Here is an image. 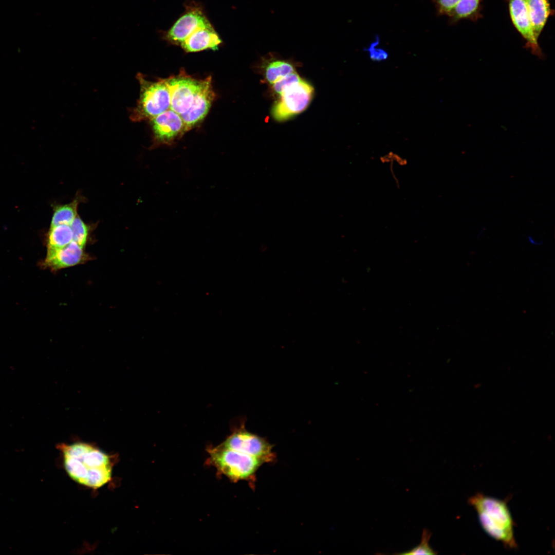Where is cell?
Listing matches in <instances>:
<instances>
[{
  "label": "cell",
  "instance_id": "1",
  "mask_svg": "<svg viewBox=\"0 0 555 555\" xmlns=\"http://www.w3.org/2000/svg\"><path fill=\"white\" fill-rule=\"evenodd\" d=\"M65 469L78 483L97 489L111 479V457L94 446L83 442L58 445Z\"/></svg>",
  "mask_w": 555,
  "mask_h": 555
},
{
  "label": "cell",
  "instance_id": "2",
  "mask_svg": "<svg viewBox=\"0 0 555 555\" xmlns=\"http://www.w3.org/2000/svg\"><path fill=\"white\" fill-rule=\"evenodd\" d=\"M485 532L506 547H517L514 522L505 501L477 493L469 498Z\"/></svg>",
  "mask_w": 555,
  "mask_h": 555
},
{
  "label": "cell",
  "instance_id": "3",
  "mask_svg": "<svg viewBox=\"0 0 555 555\" xmlns=\"http://www.w3.org/2000/svg\"><path fill=\"white\" fill-rule=\"evenodd\" d=\"M140 94L136 105L130 112L134 122L151 120L170 108V95L165 79L157 81L146 80L141 73L137 75Z\"/></svg>",
  "mask_w": 555,
  "mask_h": 555
},
{
  "label": "cell",
  "instance_id": "4",
  "mask_svg": "<svg viewBox=\"0 0 555 555\" xmlns=\"http://www.w3.org/2000/svg\"><path fill=\"white\" fill-rule=\"evenodd\" d=\"M208 453L211 464L233 482L250 478L264 463L258 458L220 445L209 449Z\"/></svg>",
  "mask_w": 555,
  "mask_h": 555
},
{
  "label": "cell",
  "instance_id": "5",
  "mask_svg": "<svg viewBox=\"0 0 555 555\" xmlns=\"http://www.w3.org/2000/svg\"><path fill=\"white\" fill-rule=\"evenodd\" d=\"M313 91L312 86L302 79L287 86L272 109V116L282 121L302 112L309 104Z\"/></svg>",
  "mask_w": 555,
  "mask_h": 555
},
{
  "label": "cell",
  "instance_id": "6",
  "mask_svg": "<svg viewBox=\"0 0 555 555\" xmlns=\"http://www.w3.org/2000/svg\"><path fill=\"white\" fill-rule=\"evenodd\" d=\"M219 445L258 458L264 462L270 461L274 457L271 445L244 427L233 432Z\"/></svg>",
  "mask_w": 555,
  "mask_h": 555
},
{
  "label": "cell",
  "instance_id": "7",
  "mask_svg": "<svg viewBox=\"0 0 555 555\" xmlns=\"http://www.w3.org/2000/svg\"><path fill=\"white\" fill-rule=\"evenodd\" d=\"M185 7L184 12L163 34V39L172 44L180 45L196 29L211 23L200 5L191 2Z\"/></svg>",
  "mask_w": 555,
  "mask_h": 555
},
{
  "label": "cell",
  "instance_id": "8",
  "mask_svg": "<svg viewBox=\"0 0 555 555\" xmlns=\"http://www.w3.org/2000/svg\"><path fill=\"white\" fill-rule=\"evenodd\" d=\"M170 95V109L180 115L190 107L199 88L201 80L185 73L165 79Z\"/></svg>",
  "mask_w": 555,
  "mask_h": 555
},
{
  "label": "cell",
  "instance_id": "9",
  "mask_svg": "<svg viewBox=\"0 0 555 555\" xmlns=\"http://www.w3.org/2000/svg\"><path fill=\"white\" fill-rule=\"evenodd\" d=\"M153 133L152 147L161 145H172L184 132V125L180 115L170 108L150 120Z\"/></svg>",
  "mask_w": 555,
  "mask_h": 555
},
{
  "label": "cell",
  "instance_id": "10",
  "mask_svg": "<svg viewBox=\"0 0 555 555\" xmlns=\"http://www.w3.org/2000/svg\"><path fill=\"white\" fill-rule=\"evenodd\" d=\"M210 76L201 80L200 84L189 109L180 115L184 125V132L199 123L207 115L215 99Z\"/></svg>",
  "mask_w": 555,
  "mask_h": 555
},
{
  "label": "cell",
  "instance_id": "11",
  "mask_svg": "<svg viewBox=\"0 0 555 555\" xmlns=\"http://www.w3.org/2000/svg\"><path fill=\"white\" fill-rule=\"evenodd\" d=\"M511 21L526 41L525 48L540 59L544 54L536 38L528 13L526 0H507Z\"/></svg>",
  "mask_w": 555,
  "mask_h": 555
},
{
  "label": "cell",
  "instance_id": "12",
  "mask_svg": "<svg viewBox=\"0 0 555 555\" xmlns=\"http://www.w3.org/2000/svg\"><path fill=\"white\" fill-rule=\"evenodd\" d=\"M222 41L210 23L196 29L180 44L187 52H195L206 49L216 50Z\"/></svg>",
  "mask_w": 555,
  "mask_h": 555
},
{
  "label": "cell",
  "instance_id": "13",
  "mask_svg": "<svg viewBox=\"0 0 555 555\" xmlns=\"http://www.w3.org/2000/svg\"><path fill=\"white\" fill-rule=\"evenodd\" d=\"M84 247L72 241L67 246L51 253L47 254L44 265L52 270L73 266L86 258Z\"/></svg>",
  "mask_w": 555,
  "mask_h": 555
},
{
  "label": "cell",
  "instance_id": "14",
  "mask_svg": "<svg viewBox=\"0 0 555 555\" xmlns=\"http://www.w3.org/2000/svg\"><path fill=\"white\" fill-rule=\"evenodd\" d=\"M528 13L534 33L538 39L548 18L554 14L549 0H526Z\"/></svg>",
  "mask_w": 555,
  "mask_h": 555
},
{
  "label": "cell",
  "instance_id": "15",
  "mask_svg": "<svg viewBox=\"0 0 555 555\" xmlns=\"http://www.w3.org/2000/svg\"><path fill=\"white\" fill-rule=\"evenodd\" d=\"M482 0H460L449 14L452 23L462 19L475 21L482 17Z\"/></svg>",
  "mask_w": 555,
  "mask_h": 555
},
{
  "label": "cell",
  "instance_id": "16",
  "mask_svg": "<svg viewBox=\"0 0 555 555\" xmlns=\"http://www.w3.org/2000/svg\"><path fill=\"white\" fill-rule=\"evenodd\" d=\"M72 241V233L70 225L63 224L50 227L47 237V254L66 247Z\"/></svg>",
  "mask_w": 555,
  "mask_h": 555
},
{
  "label": "cell",
  "instance_id": "17",
  "mask_svg": "<svg viewBox=\"0 0 555 555\" xmlns=\"http://www.w3.org/2000/svg\"><path fill=\"white\" fill-rule=\"evenodd\" d=\"M81 201L78 196L69 203L55 206L50 227L63 224L70 225L78 216V207Z\"/></svg>",
  "mask_w": 555,
  "mask_h": 555
},
{
  "label": "cell",
  "instance_id": "18",
  "mask_svg": "<svg viewBox=\"0 0 555 555\" xmlns=\"http://www.w3.org/2000/svg\"><path fill=\"white\" fill-rule=\"evenodd\" d=\"M295 71L293 65L289 62L276 60L268 64L266 70L265 76L267 81L273 84L281 79Z\"/></svg>",
  "mask_w": 555,
  "mask_h": 555
},
{
  "label": "cell",
  "instance_id": "19",
  "mask_svg": "<svg viewBox=\"0 0 555 555\" xmlns=\"http://www.w3.org/2000/svg\"><path fill=\"white\" fill-rule=\"evenodd\" d=\"M70 227L72 233L73 241L85 247L89 234V226L78 215L70 224Z\"/></svg>",
  "mask_w": 555,
  "mask_h": 555
},
{
  "label": "cell",
  "instance_id": "20",
  "mask_svg": "<svg viewBox=\"0 0 555 555\" xmlns=\"http://www.w3.org/2000/svg\"><path fill=\"white\" fill-rule=\"evenodd\" d=\"M432 533L428 529L424 528L422 530L421 540L420 543L412 549L405 551L404 552L396 553V554H428L433 555L437 553L429 545V541L431 537Z\"/></svg>",
  "mask_w": 555,
  "mask_h": 555
},
{
  "label": "cell",
  "instance_id": "21",
  "mask_svg": "<svg viewBox=\"0 0 555 555\" xmlns=\"http://www.w3.org/2000/svg\"><path fill=\"white\" fill-rule=\"evenodd\" d=\"M379 44V38L373 42L365 50L369 52V58L375 62H381L385 60L388 56L387 52L384 49L377 47Z\"/></svg>",
  "mask_w": 555,
  "mask_h": 555
},
{
  "label": "cell",
  "instance_id": "22",
  "mask_svg": "<svg viewBox=\"0 0 555 555\" xmlns=\"http://www.w3.org/2000/svg\"><path fill=\"white\" fill-rule=\"evenodd\" d=\"M302 79L296 71L281 79L272 84L274 90L279 95L287 86L300 81Z\"/></svg>",
  "mask_w": 555,
  "mask_h": 555
},
{
  "label": "cell",
  "instance_id": "23",
  "mask_svg": "<svg viewBox=\"0 0 555 555\" xmlns=\"http://www.w3.org/2000/svg\"><path fill=\"white\" fill-rule=\"evenodd\" d=\"M460 0H436L438 12L441 14H449L454 9Z\"/></svg>",
  "mask_w": 555,
  "mask_h": 555
},
{
  "label": "cell",
  "instance_id": "24",
  "mask_svg": "<svg viewBox=\"0 0 555 555\" xmlns=\"http://www.w3.org/2000/svg\"><path fill=\"white\" fill-rule=\"evenodd\" d=\"M381 161L382 162H397L399 164L403 165L406 164V160H404L402 158L397 155V154L390 152L387 155L381 157Z\"/></svg>",
  "mask_w": 555,
  "mask_h": 555
}]
</instances>
